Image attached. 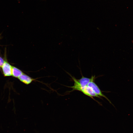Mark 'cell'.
Masks as SVG:
<instances>
[{
    "instance_id": "obj_1",
    "label": "cell",
    "mask_w": 133,
    "mask_h": 133,
    "mask_svg": "<svg viewBox=\"0 0 133 133\" xmlns=\"http://www.w3.org/2000/svg\"><path fill=\"white\" fill-rule=\"evenodd\" d=\"M94 80H93L90 82L88 84L87 86L91 88L93 91L98 95L100 97L104 98L110 103L112 104V103L109 99L102 93L99 87L94 82Z\"/></svg>"
},
{
    "instance_id": "obj_2",
    "label": "cell",
    "mask_w": 133,
    "mask_h": 133,
    "mask_svg": "<svg viewBox=\"0 0 133 133\" xmlns=\"http://www.w3.org/2000/svg\"><path fill=\"white\" fill-rule=\"evenodd\" d=\"M81 91L85 95L90 97L100 104L99 102L95 100L93 97H97L100 99V97L97 95L91 88L87 86L83 88Z\"/></svg>"
},
{
    "instance_id": "obj_3",
    "label": "cell",
    "mask_w": 133,
    "mask_h": 133,
    "mask_svg": "<svg viewBox=\"0 0 133 133\" xmlns=\"http://www.w3.org/2000/svg\"><path fill=\"white\" fill-rule=\"evenodd\" d=\"M1 67L4 76H8L12 75V66L8 62L5 61Z\"/></svg>"
},
{
    "instance_id": "obj_4",
    "label": "cell",
    "mask_w": 133,
    "mask_h": 133,
    "mask_svg": "<svg viewBox=\"0 0 133 133\" xmlns=\"http://www.w3.org/2000/svg\"><path fill=\"white\" fill-rule=\"evenodd\" d=\"M95 76H92L90 78L85 77L82 76V77L80 79H77V80L83 88L84 87L87 86L88 83L91 81L95 80Z\"/></svg>"
},
{
    "instance_id": "obj_5",
    "label": "cell",
    "mask_w": 133,
    "mask_h": 133,
    "mask_svg": "<svg viewBox=\"0 0 133 133\" xmlns=\"http://www.w3.org/2000/svg\"><path fill=\"white\" fill-rule=\"evenodd\" d=\"M18 79L20 81L27 85L29 84L36 80V79L33 78L24 73L18 77Z\"/></svg>"
},
{
    "instance_id": "obj_6",
    "label": "cell",
    "mask_w": 133,
    "mask_h": 133,
    "mask_svg": "<svg viewBox=\"0 0 133 133\" xmlns=\"http://www.w3.org/2000/svg\"><path fill=\"white\" fill-rule=\"evenodd\" d=\"M24 73L21 70L13 66H12V75L16 78H18Z\"/></svg>"
},
{
    "instance_id": "obj_7",
    "label": "cell",
    "mask_w": 133,
    "mask_h": 133,
    "mask_svg": "<svg viewBox=\"0 0 133 133\" xmlns=\"http://www.w3.org/2000/svg\"></svg>"
}]
</instances>
